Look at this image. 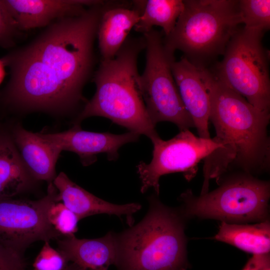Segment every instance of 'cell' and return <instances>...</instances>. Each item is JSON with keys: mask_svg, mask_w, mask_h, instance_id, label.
I'll return each instance as SVG.
<instances>
[{"mask_svg": "<svg viewBox=\"0 0 270 270\" xmlns=\"http://www.w3.org/2000/svg\"><path fill=\"white\" fill-rule=\"evenodd\" d=\"M143 35L146 64L144 72L140 77V84L151 121L155 126L162 122H171L180 131L194 127L172 74L174 52L165 46L162 34L154 28Z\"/></svg>", "mask_w": 270, "mask_h": 270, "instance_id": "obj_8", "label": "cell"}, {"mask_svg": "<svg viewBox=\"0 0 270 270\" xmlns=\"http://www.w3.org/2000/svg\"><path fill=\"white\" fill-rule=\"evenodd\" d=\"M64 270H80L78 266L74 263L68 264Z\"/></svg>", "mask_w": 270, "mask_h": 270, "instance_id": "obj_27", "label": "cell"}, {"mask_svg": "<svg viewBox=\"0 0 270 270\" xmlns=\"http://www.w3.org/2000/svg\"><path fill=\"white\" fill-rule=\"evenodd\" d=\"M58 192V200L74 212L80 220L97 214L126 216L132 225L133 214L141 208L138 203L116 204L105 201L85 190L63 172L52 182Z\"/></svg>", "mask_w": 270, "mask_h": 270, "instance_id": "obj_15", "label": "cell"}, {"mask_svg": "<svg viewBox=\"0 0 270 270\" xmlns=\"http://www.w3.org/2000/svg\"><path fill=\"white\" fill-rule=\"evenodd\" d=\"M104 1L58 20L27 46L0 60L10 70L4 102L29 110L66 112L83 100L94 64V42Z\"/></svg>", "mask_w": 270, "mask_h": 270, "instance_id": "obj_1", "label": "cell"}, {"mask_svg": "<svg viewBox=\"0 0 270 270\" xmlns=\"http://www.w3.org/2000/svg\"><path fill=\"white\" fill-rule=\"evenodd\" d=\"M151 141L154 146L151 162H140L136 169L141 182L140 192L144 193L152 188L156 196L162 176L181 172L190 180L196 174L198 163L222 147L214 138L197 136L189 130L180 131L168 140L158 136Z\"/></svg>", "mask_w": 270, "mask_h": 270, "instance_id": "obj_9", "label": "cell"}, {"mask_svg": "<svg viewBox=\"0 0 270 270\" xmlns=\"http://www.w3.org/2000/svg\"><path fill=\"white\" fill-rule=\"evenodd\" d=\"M264 33L244 27L238 29L214 74L254 107L270 113L269 54L262 42Z\"/></svg>", "mask_w": 270, "mask_h": 270, "instance_id": "obj_7", "label": "cell"}, {"mask_svg": "<svg viewBox=\"0 0 270 270\" xmlns=\"http://www.w3.org/2000/svg\"><path fill=\"white\" fill-rule=\"evenodd\" d=\"M40 134L61 152L76 154L84 166L94 163L97 154L101 153L106 154L110 160H117L119 149L125 144L137 141L140 136L132 132L121 134L94 132L82 130L78 126L62 132Z\"/></svg>", "mask_w": 270, "mask_h": 270, "instance_id": "obj_11", "label": "cell"}, {"mask_svg": "<svg viewBox=\"0 0 270 270\" xmlns=\"http://www.w3.org/2000/svg\"><path fill=\"white\" fill-rule=\"evenodd\" d=\"M184 6L181 0H142L141 14L134 30L144 34L159 26L167 36L174 30Z\"/></svg>", "mask_w": 270, "mask_h": 270, "instance_id": "obj_20", "label": "cell"}, {"mask_svg": "<svg viewBox=\"0 0 270 270\" xmlns=\"http://www.w3.org/2000/svg\"><path fill=\"white\" fill-rule=\"evenodd\" d=\"M57 200L58 192L52 182L40 200H0V244L24 254L36 242L61 238L48 218L50 206Z\"/></svg>", "mask_w": 270, "mask_h": 270, "instance_id": "obj_10", "label": "cell"}, {"mask_svg": "<svg viewBox=\"0 0 270 270\" xmlns=\"http://www.w3.org/2000/svg\"><path fill=\"white\" fill-rule=\"evenodd\" d=\"M48 218L50 224L62 237L74 235L78 230L80 219L60 200L51 205L48 211Z\"/></svg>", "mask_w": 270, "mask_h": 270, "instance_id": "obj_22", "label": "cell"}, {"mask_svg": "<svg viewBox=\"0 0 270 270\" xmlns=\"http://www.w3.org/2000/svg\"><path fill=\"white\" fill-rule=\"evenodd\" d=\"M262 270H270V264L266 265Z\"/></svg>", "mask_w": 270, "mask_h": 270, "instance_id": "obj_28", "label": "cell"}, {"mask_svg": "<svg viewBox=\"0 0 270 270\" xmlns=\"http://www.w3.org/2000/svg\"><path fill=\"white\" fill-rule=\"evenodd\" d=\"M36 181L26 166L12 133L0 128V200L29 190Z\"/></svg>", "mask_w": 270, "mask_h": 270, "instance_id": "obj_18", "label": "cell"}, {"mask_svg": "<svg viewBox=\"0 0 270 270\" xmlns=\"http://www.w3.org/2000/svg\"><path fill=\"white\" fill-rule=\"evenodd\" d=\"M202 72L210 98L209 120L216 130L213 138L222 145L204 159L203 194L210 179L220 180L233 168L250 175L268 170L270 114L254 107L206 68H202Z\"/></svg>", "mask_w": 270, "mask_h": 270, "instance_id": "obj_2", "label": "cell"}, {"mask_svg": "<svg viewBox=\"0 0 270 270\" xmlns=\"http://www.w3.org/2000/svg\"><path fill=\"white\" fill-rule=\"evenodd\" d=\"M20 156L29 172L36 180L48 183L56 177V164L61 152L40 133H33L20 126L12 133Z\"/></svg>", "mask_w": 270, "mask_h": 270, "instance_id": "obj_17", "label": "cell"}, {"mask_svg": "<svg viewBox=\"0 0 270 270\" xmlns=\"http://www.w3.org/2000/svg\"><path fill=\"white\" fill-rule=\"evenodd\" d=\"M172 31L163 37L165 46L180 50L196 66L204 67L223 54L242 24L238 0H186Z\"/></svg>", "mask_w": 270, "mask_h": 270, "instance_id": "obj_5", "label": "cell"}, {"mask_svg": "<svg viewBox=\"0 0 270 270\" xmlns=\"http://www.w3.org/2000/svg\"><path fill=\"white\" fill-rule=\"evenodd\" d=\"M244 28L265 32L270 28V0H238Z\"/></svg>", "mask_w": 270, "mask_h": 270, "instance_id": "obj_21", "label": "cell"}, {"mask_svg": "<svg viewBox=\"0 0 270 270\" xmlns=\"http://www.w3.org/2000/svg\"><path fill=\"white\" fill-rule=\"evenodd\" d=\"M149 210L135 226L117 234L118 270H187L182 213L148 198Z\"/></svg>", "mask_w": 270, "mask_h": 270, "instance_id": "obj_4", "label": "cell"}, {"mask_svg": "<svg viewBox=\"0 0 270 270\" xmlns=\"http://www.w3.org/2000/svg\"><path fill=\"white\" fill-rule=\"evenodd\" d=\"M0 270H28L24 254L0 244Z\"/></svg>", "mask_w": 270, "mask_h": 270, "instance_id": "obj_25", "label": "cell"}, {"mask_svg": "<svg viewBox=\"0 0 270 270\" xmlns=\"http://www.w3.org/2000/svg\"><path fill=\"white\" fill-rule=\"evenodd\" d=\"M268 264H270L269 254L253 255L242 270H262Z\"/></svg>", "mask_w": 270, "mask_h": 270, "instance_id": "obj_26", "label": "cell"}, {"mask_svg": "<svg viewBox=\"0 0 270 270\" xmlns=\"http://www.w3.org/2000/svg\"><path fill=\"white\" fill-rule=\"evenodd\" d=\"M144 38H128L115 56L102 60L96 72V92L77 116L74 126L93 116L114 123L151 140L159 136L148 114L140 89L138 58Z\"/></svg>", "mask_w": 270, "mask_h": 270, "instance_id": "obj_3", "label": "cell"}, {"mask_svg": "<svg viewBox=\"0 0 270 270\" xmlns=\"http://www.w3.org/2000/svg\"><path fill=\"white\" fill-rule=\"evenodd\" d=\"M101 0H4L20 30L48 26L66 17L79 15Z\"/></svg>", "mask_w": 270, "mask_h": 270, "instance_id": "obj_12", "label": "cell"}, {"mask_svg": "<svg viewBox=\"0 0 270 270\" xmlns=\"http://www.w3.org/2000/svg\"><path fill=\"white\" fill-rule=\"evenodd\" d=\"M124 3L115 2L101 16L97 36L102 60L115 56L131 29L139 20L142 12L140 1H134L132 8Z\"/></svg>", "mask_w": 270, "mask_h": 270, "instance_id": "obj_16", "label": "cell"}, {"mask_svg": "<svg viewBox=\"0 0 270 270\" xmlns=\"http://www.w3.org/2000/svg\"><path fill=\"white\" fill-rule=\"evenodd\" d=\"M213 239L226 242L253 255L269 254L270 224L268 220L254 224L222 222Z\"/></svg>", "mask_w": 270, "mask_h": 270, "instance_id": "obj_19", "label": "cell"}, {"mask_svg": "<svg viewBox=\"0 0 270 270\" xmlns=\"http://www.w3.org/2000/svg\"><path fill=\"white\" fill-rule=\"evenodd\" d=\"M172 70L182 101L199 136L210 138L208 128L210 102L202 67L194 65L184 56L172 62Z\"/></svg>", "mask_w": 270, "mask_h": 270, "instance_id": "obj_13", "label": "cell"}, {"mask_svg": "<svg viewBox=\"0 0 270 270\" xmlns=\"http://www.w3.org/2000/svg\"><path fill=\"white\" fill-rule=\"evenodd\" d=\"M270 183L244 174L227 180L199 196L190 190L181 194L182 216L219 220L228 223L268 220Z\"/></svg>", "mask_w": 270, "mask_h": 270, "instance_id": "obj_6", "label": "cell"}, {"mask_svg": "<svg viewBox=\"0 0 270 270\" xmlns=\"http://www.w3.org/2000/svg\"><path fill=\"white\" fill-rule=\"evenodd\" d=\"M57 240L58 250L80 270H108L116 265L118 242L117 234L113 232L98 238L80 239L73 235Z\"/></svg>", "mask_w": 270, "mask_h": 270, "instance_id": "obj_14", "label": "cell"}, {"mask_svg": "<svg viewBox=\"0 0 270 270\" xmlns=\"http://www.w3.org/2000/svg\"><path fill=\"white\" fill-rule=\"evenodd\" d=\"M68 262L58 249L50 246V241H45L34 260L32 270H64Z\"/></svg>", "mask_w": 270, "mask_h": 270, "instance_id": "obj_23", "label": "cell"}, {"mask_svg": "<svg viewBox=\"0 0 270 270\" xmlns=\"http://www.w3.org/2000/svg\"><path fill=\"white\" fill-rule=\"evenodd\" d=\"M19 30L4 0H0V46L4 48L12 46Z\"/></svg>", "mask_w": 270, "mask_h": 270, "instance_id": "obj_24", "label": "cell"}]
</instances>
